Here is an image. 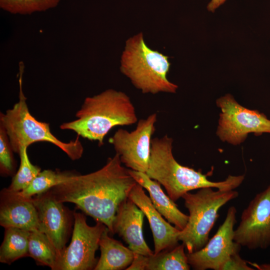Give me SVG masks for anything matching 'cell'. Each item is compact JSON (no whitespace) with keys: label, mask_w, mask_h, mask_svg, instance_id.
<instances>
[{"label":"cell","mask_w":270,"mask_h":270,"mask_svg":"<svg viewBox=\"0 0 270 270\" xmlns=\"http://www.w3.org/2000/svg\"><path fill=\"white\" fill-rule=\"evenodd\" d=\"M137 184L118 154L109 158L101 168L86 174H74L50 190L58 201L71 202L114 234L113 222L120 204Z\"/></svg>","instance_id":"1"},{"label":"cell","mask_w":270,"mask_h":270,"mask_svg":"<svg viewBox=\"0 0 270 270\" xmlns=\"http://www.w3.org/2000/svg\"><path fill=\"white\" fill-rule=\"evenodd\" d=\"M173 139L167 134L152 138L146 174L166 189L174 202L190 190L211 187L222 190H234L244 180L242 175H229L224 180L212 182L200 172L180 164L172 154Z\"/></svg>","instance_id":"2"},{"label":"cell","mask_w":270,"mask_h":270,"mask_svg":"<svg viewBox=\"0 0 270 270\" xmlns=\"http://www.w3.org/2000/svg\"><path fill=\"white\" fill-rule=\"evenodd\" d=\"M76 118L62 123L63 130H70L78 136L104 144L105 136L114 127L130 126L138 121L136 110L130 97L114 89L86 98L76 114Z\"/></svg>","instance_id":"3"},{"label":"cell","mask_w":270,"mask_h":270,"mask_svg":"<svg viewBox=\"0 0 270 270\" xmlns=\"http://www.w3.org/2000/svg\"><path fill=\"white\" fill-rule=\"evenodd\" d=\"M24 68L23 62H20L18 101L0 116V126L8 135L13 152L18 154L22 148H28L38 142H46L60 148L72 160L80 159L84 152L80 136L70 142H62L52 134L49 124L38 120L30 114L22 90Z\"/></svg>","instance_id":"4"},{"label":"cell","mask_w":270,"mask_h":270,"mask_svg":"<svg viewBox=\"0 0 270 270\" xmlns=\"http://www.w3.org/2000/svg\"><path fill=\"white\" fill-rule=\"evenodd\" d=\"M170 66L168 56L148 47L142 32L126 41L120 70L143 94L176 92L178 86L167 78Z\"/></svg>","instance_id":"5"},{"label":"cell","mask_w":270,"mask_h":270,"mask_svg":"<svg viewBox=\"0 0 270 270\" xmlns=\"http://www.w3.org/2000/svg\"><path fill=\"white\" fill-rule=\"evenodd\" d=\"M212 188H203L194 194L188 192L182 196L190 214L186 227L180 231L178 240L188 253L196 252L207 244L218 210L238 196L234 190H214Z\"/></svg>","instance_id":"6"},{"label":"cell","mask_w":270,"mask_h":270,"mask_svg":"<svg viewBox=\"0 0 270 270\" xmlns=\"http://www.w3.org/2000/svg\"><path fill=\"white\" fill-rule=\"evenodd\" d=\"M216 103L221 110L216 134L222 141L238 145L250 133L270 134V120L257 110L241 106L231 94L220 97Z\"/></svg>","instance_id":"7"},{"label":"cell","mask_w":270,"mask_h":270,"mask_svg":"<svg viewBox=\"0 0 270 270\" xmlns=\"http://www.w3.org/2000/svg\"><path fill=\"white\" fill-rule=\"evenodd\" d=\"M73 214L71 242L58 255L54 270H90L94 269L98 262L95 254L107 227L100 222L90 226L83 214L75 212Z\"/></svg>","instance_id":"8"},{"label":"cell","mask_w":270,"mask_h":270,"mask_svg":"<svg viewBox=\"0 0 270 270\" xmlns=\"http://www.w3.org/2000/svg\"><path fill=\"white\" fill-rule=\"evenodd\" d=\"M156 120V114H152L139 120L132 132L120 128L109 138L122 163L129 169L146 172Z\"/></svg>","instance_id":"9"},{"label":"cell","mask_w":270,"mask_h":270,"mask_svg":"<svg viewBox=\"0 0 270 270\" xmlns=\"http://www.w3.org/2000/svg\"><path fill=\"white\" fill-rule=\"evenodd\" d=\"M234 240L249 249L270 246V184L258 194L243 211Z\"/></svg>","instance_id":"10"},{"label":"cell","mask_w":270,"mask_h":270,"mask_svg":"<svg viewBox=\"0 0 270 270\" xmlns=\"http://www.w3.org/2000/svg\"><path fill=\"white\" fill-rule=\"evenodd\" d=\"M236 214V208L230 207L224 222L213 237L200 250L186 254L193 269L220 270L230 256L239 252L241 246L234 240Z\"/></svg>","instance_id":"11"},{"label":"cell","mask_w":270,"mask_h":270,"mask_svg":"<svg viewBox=\"0 0 270 270\" xmlns=\"http://www.w3.org/2000/svg\"><path fill=\"white\" fill-rule=\"evenodd\" d=\"M32 198L38 212V230L47 236L59 255L66 246L74 214L50 190Z\"/></svg>","instance_id":"12"},{"label":"cell","mask_w":270,"mask_h":270,"mask_svg":"<svg viewBox=\"0 0 270 270\" xmlns=\"http://www.w3.org/2000/svg\"><path fill=\"white\" fill-rule=\"evenodd\" d=\"M144 212L129 198L120 204L114 222L113 232L128 244L134 252L146 256L154 254L144 240L142 226Z\"/></svg>","instance_id":"13"},{"label":"cell","mask_w":270,"mask_h":270,"mask_svg":"<svg viewBox=\"0 0 270 270\" xmlns=\"http://www.w3.org/2000/svg\"><path fill=\"white\" fill-rule=\"evenodd\" d=\"M128 198L144 212L151 228L154 242V254L172 248L178 244L180 230L172 226L156 209L143 187L136 184L131 190Z\"/></svg>","instance_id":"14"},{"label":"cell","mask_w":270,"mask_h":270,"mask_svg":"<svg viewBox=\"0 0 270 270\" xmlns=\"http://www.w3.org/2000/svg\"><path fill=\"white\" fill-rule=\"evenodd\" d=\"M0 225L32 230H38V212L33 198L5 188L0 192Z\"/></svg>","instance_id":"15"},{"label":"cell","mask_w":270,"mask_h":270,"mask_svg":"<svg viewBox=\"0 0 270 270\" xmlns=\"http://www.w3.org/2000/svg\"><path fill=\"white\" fill-rule=\"evenodd\" d=\"M129 172L136 182L146 189L156 209L168 222L182 230L186 227L188 216L182 212L169 196H166L157 181L150 178L146 172L129 169Z\"/></svg>","instance_id":"16"},{"label":"cell","mask_w":270,"mask_h":270,"mask_svg":"<svg viewBox=\"0 0 270 270\" xmlns=\"http://www.w3.org/2000/svg\"><path fill=\"white\" fill-rule=\"evenodd\" d=\"M108 228L103 232L99 242L100 256L94 270H126L132 264L134 253L120 242L109 236Z\"/></svg>","instance_id":"17"},{"label":"cell","mask_w":270,"mask_h":270,"mask_svg":"<svg viewBox=\"0 0 270 270\" xmlns=\"http://www.w3.org/2000/svg\"><path fill=\"white\" fill-rule=\"evenodd\" d=\"M0 247V262L10 264L16 260L28 256V239L30 230L14 227L4 228Z\"/></svg>","instance_id":"18"},{"label":"cell","mask_w":270,"mask_h":270,"mask_svg":"<svg viewBox=\"0 0 270 270\" xmlns=\"http://www.w3.org/2000/svg\"><path fill=\"white\" fill-rule=\"evenodd\" d=\"M184 244L148 256L146 270H188L190 265Z\"/></svg>","instance_id":"19"},{"label":"cell","mask_w":270,"mask_h":270,"mask_svg":"<svg viewBox=\"0 0 270 270\" xmlns=\"http://www.w3.org/2000/svg\"><path fill=\"white\" fill-rule=\"evenodd\" d=\"M28 254L38 264L54 270L58 253L47 236L38 230L30 232Z\"/></svg>","instance_id":"20"},{"label":"cell","mask_w":270,"mask_h":270,"mask_svg":"<svg viewBox=\"0 0 270 270\" xmlns=\"http://www.w3.org/2000/svg\"><path fill=\"white\" fill-rule=\"evenodd\" d=\"M74 174L70 172L44 170L40 171L30 184L18 193L24 197H34L66 182Z\"/></svg>","instance_id":"21"},{"label":"cell","mask_w":270,"mask_h":270,"mask_svg":"<svg viewBox=\"0 0 270 270\" xmlns=\"http://www.w3.org/2000/svg\"><path fill=\"white\" fill-rule=\"evenodd\" d=\"M61 0H0V8L14 14H31L56 7Z\"/></svg>","instance_id":"22"},{"label":"cell","mask_w":270,"mask_h":270,"mask_svg":"<svg viewBox=\"0 0 270 270\" xmlns=\"http://www.w3.org/2000/svg\"><path fill=\"white\" fill-rule=\"evenodd\" d=\"M27 149L24 148L20 150V165L10 184L7 188L10 191L18 192L24 190L41 171L39 166L33 164L30 161Z\"/></svg>","instance_id":"23"},{"label":"cell","mask_w":270,"mask_h":270,"mask_svg":"<svg viewBox=\"0 0 270 270\" xmlns=\"http://www.w3.org/2000/svg\"><path fill=\"white\" fill-rule=\"evenodd\" d=\"M11 148L8 135L4 128L0 126V170L4 175H11L14 164Z\"/></svg>","instance_id":"24"},{"label":"cell","mask_w":270,"mask_h":270,"mask_svg":"<svg viewBox=\"0 0 270 270\" xmlns=\"http://www.w3.org/2000/svg\"><path fill=\"white\" fill-rule=\"evenodd\" d=\"M248 262L242 258L239 252L230 256L221 268L220 270H252L247 264Z\"/></svg>","instance_id":"25"},{"label":"cell","mask_w":270,"mask_h":270,"mask_svg":"<svg viewBox=\"0 0 270 270\" xmlns=\"http://www.w3.org/2000/svg\"><path fill=\"white\" fill-rule=\"evenodd\" d=\"M134 253V260L127 270H146L148 256Z\"/></svg>","instance_id":"26"},{"label":"cell","mask_w":270,"mask_h":270,"mask_svg":"<svg viewBox=\"0 0 270 270\" xmlns=\"http://www.w3.org/2000/svg\"><path fill=\"white\" fill-rule=\"evenodd\" d=\"M226 0H211L208 4V11L214 12L222 4H224Z\"/></svg>","instance_id":"27"},{"label":"cell","mask_w":270,"mask_h":270,"mask_svg":"<svg viewBox=\"0 0 270 270\" xmlns=\"http://www.w3.org/2000/svg\"><path fill=\"white\" fill-rule=\"evenodd\" d=\"M250 263L254 267L260 270H270V264H258L256 263Z\"/></svg>","instance_id":"28"}]
</instances>
